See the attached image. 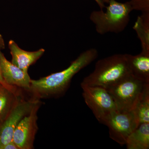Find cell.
Returning a JSON list of instances; mask_svg holds the SVG:
<instances>
[{"instance_id":"1","label":"cell","mask_w":149,"mask_h":149,"mask_svg":"<svg viewBox=\"0 0 149 149\" xmlns=\"http://www.w3.org/2000/svg\"><path fill=\"white\" fill-rule=\"evenodd\" d=\"M98 56V52L95 48L84 51L64 70L38 80L31 79L27 93L31 95L32 98L40 100L62 97L68 90L75 74L91 64Z\"/></svg>"},{"instance_id":"2","label":"cell","mask_w":149,"mask_h":149,"mask_svg":"<svg viewBox=\"0 0 149 149\" xmlns=\"http://www.w3.org/2000/svg\"><path fill=\"white\" fill-rule=\"evenodd\" d=\"M130 74L126 54H116L97 62L94 71L84 78L81 85L107 90Z\"/></svg>"},{"instance_id":"3","label":"cell","mask_w":149,"mask_h":149,"mask_svg":"<svg viewBox=\"0 0 149 149\" xmlns=\"http://www.w3.org/2000/svg\"><path fill=\"white\" fill-rule=\"evenodd\" d=\"M106 10L93 11L90 15L96 31L100 35L123 32L130 21V14L133 10L129 1L122 3L109 0Z\"/></svg>"},{"instance_id":"4","label":"cell","mask_w":149,"mask_h":149,"mask_svg":"<svg viewBox=\"0 0 149 149\" xmlns=\"http://www.w3.org/2000/svg\"><path fill=\"white\" fill-rule=\"evenodd\" d=\"M107 90L112 97L118 109L131 111L149 93V83L130 74Z\"/></svg>"},{"instance_id":"5","label":"cell","mask_w":149,"mask_h":149,"mask_svg":"<svg viewBox=\"0 0 149 149\" xmlns=\"http://www.w3.org/2000/svg\"><path fill=\"white\" fill-rule=\"evenodd\" d=\"M81 87L85 103L99 122L105 125L110 116L118 109L112 97L104 88L85 85Z\"/></svg>"},{"instance_id":"6","label":"cell","mask_w":149,"mask_h":149,"mask_svg":"<svg viewBox=\"0 0 149 149\" xmlns=\"http://www.w3.org/2000/svg\"><path fill=\"white\" fill-rule=\"evenodd\" d=\"M140 125L133 111L117 109L108 118L105 125L109 137L120 146L125 145L128 137Z\"/></svg>"},{"instance_id":"7","label":"cell","mask_w":149,"mask_h":149,"mask_svg":"<svg viewBox=\"0 0 149 149\" xmlns=\"http://www.w3.org/2000/svg\"><path fill=\"white\" fill-rule=\"evenodd\" d=\"M40 101L33 98L26 100L23 96L19 99L6 118L0 124V149L12 141L14 132L19 123Z\"/></svg>"},{"instance_id":"8","label":"cell","mask_w":149,"mask_h":149,"mask_svg":"<svg viewBox=\"0 0 149 149\" xmlns=\"http://www.w3.org/2000/svg\"><path fill=\"white\" fill-rule=\"evenodd\" d=\"M42 104L40 101L29 114L22 119L15 128L12 141L19 149L34 148L35 136L38 130L37 113Z\"/></svg>"},{"instance_id":"9","label":"cell","mask_w":149,"mask_h":149,"mask_svg":"<svg viewBox=\"0 0 149 149\" xmlns=\"http://www.w3.org/2000/svg\"><path fill=\"white\" fill-rule=\"evenodd\" d=\"M0 70L3 79L7 85L28 92L31 79L25 72L6 58L0 51Z\"/></svg>"},{"instance_id":"10","label":"cell","mask_w":149,"mask_h":149,"mask_svg":"<svg viewBox=\"0 0 149 149\" xmlns=\"http://www.w3.org/2000/svg\"><path fill=\"white\" fill-rule=\"evenodd\" d=\"M8 47L12 57V63L25 72H28L29 67L35 64L45 51L44 49L35 52L24 50L13 40L9 42Z\"/></svg>"},{"instance_id":"11","label":"cell","mask_w":149,"mask_h":149,"mask_svg":"<svg viewBox=\"0 0 149 149\" xmlns=\"http://www.w3.org/2000/svg\"><path fill=\"white\" fill-rule=\"evenodd\" d=\"M130 74L149 83V53L142 51L136 55L126 54Z\"/></svg>"},{"instance_id":"12","label":"cell","mask_w":149,"mask_h":149,"mask_svg":"<svg viewBox=\"0 0 149 149\" xmlns=\"http://www.w3.org/2000/svg\"><path fill=\"white\" fill-rule=\"evenodd\" d=\"M22 89H12L0 83V124L22 97Z\"/></svg>"},{"instance_id":"13","label":"cell","mask_w":149,"mask_h":149,"mask_svg":"<svg viewBox=\"0 0 149 149\" xmlns=\"http://www.w3.org/2000/svg\"><path fill=\"white\" fill-rule=\"evenodd\" d=\"M125 145L128 149H148L149 123L140 124L128 137Z\"/></svg>"},{"instance_id":"14","label":"cell","mask_w":149,"mask_h":149,"mask_svg":"<svg viewBox=\"0 0 149 149\" xmlns=\"http://www.w3.org/2000/svg\"><path fill=\"white\" fill-rule=\"evenodd\" d=\"M133 28L141 41L142 51L149 53V12L138 17Z\"/></svg>"},{"instance_id":"15","label":"cell","mask_w":149,"mask_h":149,"mask_svg":"<svg viewBox=\"0 0 149 149\" xmlns=\"http://www.w3.org/2000/svg\"><path fill=\"white\" fill-rule=\"evenodd\" d=\"M133 111L139 124L149 123V93L146 95Z\"/></svg>"},{"instance_id":"16","label":"cell","mask_w":149,"mask_h":149,"mask_svg":"<svg viewBox=\"0 0 149 149\" xmlns=\"http://www.w3.org/2000/svg\"><path fill=\"white\" fill-rule=\"evenodd\" d=\"M129 2L133 10L141 11L142 13L149 12V0H130Z\"/></svg>"},{"instance_id":"17","label":"cell","mask_w":149,"mask_h":149,"mask_svg":"<svg viewBox=\"0 0 149 149\" xmlns=\"http://www.w3.org/2000/svg\"><path fill=\"white\" fill-rule=\"evenodd\" d=\"M5 45L4 41L3 38L1 34H0V51L3 49H5ZM0 83L2 85L7 87V88H10L12 89H17V88L15 87H13V86H10L6 84L3 79L1 74V70H0Z\"/></svg>"},{"instance_id":"18","label":"cell","mask_w":149,"mask_h":149,"mask_svg":"<svg viewBox=\"0 0 149 149\" xmlns=\"http://www.w3.org/2000/svg\"><path fill=\"white\" fill-rule=\"evenodd\" d=\"M1 149H19L18 147L13 143V141L7 144L2 147Z\"/></svg>"},{"instance_id":"19","label":"cell","mask_w":149,"mask_h":149,"mask_svg":"<svg viewBox=\"0 0 149 149\" xmlns=\"http://www.w3.org/2000/svg\"><path fill=\"white\" fill-rule=\"evenodd\" d=\"M95 1L98 5L99 6L101 10H103L104 8H105L106 3L105 0H94Z\"/></svg>"},{"instance_id":"20","label":"cell","mask_w":149,"mask_h":149,"mask_svg":"<svg viewBox=\"0 0 149 149\" xmlns=\"http://www.w3.org/2000/svg\"><path fill=\"white\" fill-rule=\"evenodd\" d=\"M105 1L106 3H109V0H105Z\"/></svg>"}]
</instances>
